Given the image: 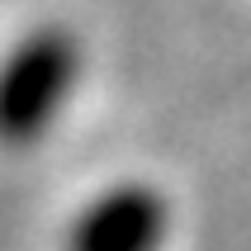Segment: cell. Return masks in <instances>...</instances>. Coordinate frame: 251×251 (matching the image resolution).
<instances>
[{"instance_id": "cell-1", "label": "cell", "mask_w": 251, "mask_h": 251, "mask_svg": "<svg viewBox=\"0 0 251 251\" xmlns=\"http://www.w3.org/2000/svg\"><path fill=\"white\" fill-rule=\"evenodd\" d=\"M85 71V48L67 24H38L0 57V147H33L57 128Z\"/></svg>"}, {"instance_id": "cell-2", "label": "cell", "mask_w": 251, "mask_h": 251, "mask_svg": "<svg viewBox=\"0 0 251 251\" xmlns=\"http://www.w3.org/2000/svg\"><path fill=\"white\" fill-rule=\"evenodd\" d=\"M171 199L147 180H114L71 213L62 251H166Z\"/></svg>"}]
</instances>
